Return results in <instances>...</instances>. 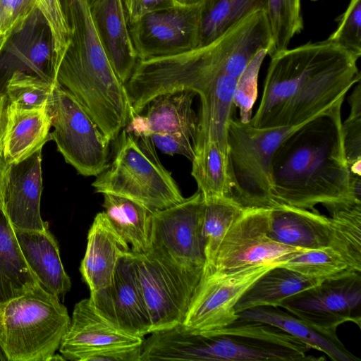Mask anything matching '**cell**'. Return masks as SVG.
Masks as SVG:
<instances>
[{
    "label": "cell",
    "instance_id": "d4e9b609",
    "mask_svg": "<svg viewBox=\"0 0 361 361\" xmlns=\"http://www.w3.org/2000/svg\"><path fill=\"white\" fill-rule=\"evenodd\" d=\"M23 255L38 283L59 298L71 288V282L62 264L58 243L49 228L43 231L16 230Z\"/></svg>",
    "mask_w": 361,
    "mask_h": 361
},
{
    "label": "cell",
    "instance_id": "ba28073f",
    "mask_svg": "<svg viewBox=\"0 0 361 361\" xmlns=\"http://www.w3.org/2000/svg\"><path fill=\"white\" fill-rule=\"evenodd\" d=\"M154 331L173 328L185 317L203 272L183 266L149 247L132 257Z\"/></svg>",
    "mask_w": 361,
    "mask_h": 361
},
{
    "label": "cell",
    "instance_id": "f6af8a7d",
    "mask_svg": "<svg viewBox=\"0 0 361 361\" xmlns=\"http://www.w3.org/2000/svg\"><path fill=\"white\" fill-rule=\"evenodd\" d=\"M6 360V358L4 353H2L1 350L0 349V361Z\"/></svg>",
    "mask_w": 361,
    "mask_h": 361
},
{
    "label": "cell",
    "instance_id": "d6a6232c",
    "mask_svg": "<svg viewBox=\"0 0 361 361\" xmlns=\"http://www.w3.org/2000/svg\"><path fill=\"white\" fill-rule=\"evenodd\" d=\"M333 246L343 257L348 268L361 271V204L330 214Z\"/></svg>",
    "mask_w": 361,
    "mask_h": 361
},
{
    "label": "cell",
    "instance_id": "bcb514c9",
    "mask_svg": "<svg viewBox=\"0 0 361 361\" xmlns=\"http://www.w3.org/2000/svg\"><path fill=\"white\" fill-rule=\"evenodd\" d=\"M311 1H317L318 0H310Z\"/></svg>",
    "mask_w": 361,
    "mask_h": 361
},
{
    "label": "cell",
    "instance_id": "5bb4252c",
    "mask_svg": "<svg viewBox=\"0 0 361 361\" xmlns=\"http://www.w3.org/2000/svg\"><path fill=\"white\" fill-rule=\"evenodd\" d=\"M205 1L190 6L175 4L129 22L139 60L173 56L197 48Z\"/></svg>",
    "mask_w": 361,
    "mask_h": 361
},
{
    "label": "cell",
    "instance_id": "7402d4cb",
    "mask_svg": "<svg viewBox=\"0 0 361 361\" xmlns=\"http://www.w3.org/2000/svg\"><path fill=\"white\" fill-rule=\"evenodd\" d=\"M236 82L237 78L221 74L194 90L200 96L201 106L193 149L212 142L226 155L227 130L235 108L233 98Z\"/></svg>",
    "mask_w": 361,
    "mask_h": 361
},
{
    "label": "cell",
    "instance_id": "30bf717a",
    "mask_svg": "<svg viewBox=\"0 0 361 361\" xmlns=\"http://www.w3.org/2000/svg\"><path fill=\"white\" fill-rule=\"evenodd\" d=\"M271 209H245L226 233L212 266L203 272L229 273L267 264L281 265L307 250L281 244L269 235Z\"/></svg>",
    "mask_w": 361,
    "mask_h": 361
},
{
    "label": "cell",
    "instance_id": "cb8c5ba5",
    "mask_svg": "<svg viewBox=\"0 0 361 361\" xmlns=\"http://www.w3.org/2000/svg\"><path fill=\"white\" fill-rule=\"evenodd\" d=\"M49 104L23 108L8 102L3 157L8 164L18 163L42 149L51 139Z\"/></svg>",
    "mask_w": 361,
    "mask_h": 361
},
{
    "label": "cell",
    "instance_id": "44dd1931",
    "mask_svg": "<svg viewBox=\"0 0 361 361\" xmlns=\"http://www.w3.org/2000/svg\"><path fill=\"white\" fill-rule=\"evenodd\" d=\"M132 253L130 245L105 212L97 213L88 231L86 251L80 267L90 291L109 286L119 260Z\"/></svg>",
    "mask_w": 361,
    "mask_h": 361
},
{
    "label": "cell",
    "instance_id": "f1b7e54d",
    "mask_svg": "<svg viewBox=\"0 0 361 361\" xmlns=\"http://www.w3.org/2000/svg\"><path fill=\"white\" fill-rule=\"evenodd\" d=\"M103 207L110 222L135 253L146 252L150 245V210L126 197L103 193Z\"/></svg>",
    "mask_w": 361,
    "mask_h": 361
},
{
    "label": "cell",
    "instance_id": "f546056e",
    "mask_svg": "<svg viewBox=\"0 0 361 361\" xmlns=\"http://www.w3.org/2000/svg\"><path fill=\"white\" fill-rule=\"evenodd\" d=\"M267 9L268 0H206L197 47L209 44L247 16Z\"/></svg>",
    "mask_w": 361,
    "mask_h": 361
},
{
    "label": "cell",
    "instance_id": "3957f363",
    "mask_svg": "<svg viewBox=\"0 0 361 361\" xmlns=\"http://www.w3.org/2000/svg\"><path fill=\"white\" fill-rule=\"evenodd\" d=\"M69 26L56 82L69 91L111 142L133 116L124 83L95 31L88 0H61Z\"/></svg>",
    "mask_w": 361,
    "mask_h": 361
},
{
    "label": "cell",
    "instance_id": "52a82bcc",
    "mask_svg": "<svg viewBox=\"0 0 361 361\" xmlns=\"http://www.w3.org/2000/svg\"><path fill=\"white\" fill-rule=\"evenodd\" d=\"M302 124L262 128L231 119L226 137L230 199L244 209L279 205L272 194V158L280 143Z\"/></svg>",
    "mask_w": 361,
    "mask_h": 361
},
{
    "label": "cell",
    "instance_id": "60d3db41",
    "mask_svg": "<svg viewBox=\"0 0 361 361\" xmlns=\"http://www.w3.org/2000/svg\"><path fill=\"white\" fill-rule=\"evenodd\" d=\"M129 22H134L143 16L173 7L174 0H126Z\"/></svg>",
    "mask_w": 361,
    "mask_h": 361
},
{
    "label": "cell",
    "instance_id": "8fae6325",
    "mask_svg": "<svg viewBox=\"0 0 361 361\" xmlns=\"http://www.w3.org/2000/svg\"><path fill=\"white\" fill-rule=\"evenodd\" d=\"M279 307L321 329L361 326V271L348 269L287 298Z\"/></svg>",
    "mask_w": 361,
    "mask_h": 361
},
{
    "label": "cell",
    "instance_id": "f35d334b",
    "mask_svg": "<svg viewBox=\"0 0 361 361\" xmlns=\"http://www.w3.org/2000/svg\"><path fill=\"white\" fill-rule=\"evenodd\" d=\"M338 26L326 39L359 58L361 56V0H350L337 18Z\"/></svg>",
    "mask_w": 361,
    "mask_h": 361
},
{
    "label": "cell",
    "instance_id": "d590c367",
    "mask_svg": "<svg viewBox=\"0 0 361 361\" xmlns=\"http://www.w3.org/2000/svg\"><path fill=\"white\" fill-rule=\"evenodd\" d=\"M56 83L35 75L17 72L8 79L4 92L9 103L23 108H38L49 104Z\"/></svg>",
    "mask_w": 361,
    "mask_h": 361
},
{
    "label": "cell",
    "instance_id": "836d02e7",
    "mask_svg": "<svg viewBox=\"0 0 361 361\" xmlns=\"http://www.w3.org/2000/svg\"><path fill=\"white\" fill-rule=\"evenodd\" d=\"M267 13L272 34L271 56L288 49L292 38L303 30L300 0H268Z\"/></svg>",
    "mask_w": 361,
    "mask_h": 361
},
{
    "label": "cell",
    "instance_id": "ee69618b",
    "mask_svg": "<svg viewBox=\"0 0 361 361\" xmlns=\"http://www.w3.org/2000/svg\"><path fill=\"white\" fill-rule=\"evenodd\" d=\"M205 0H174L176 4L181 6H195L203 3Z\"/></svg>",
    "mask_w": 361,
    "mask_h": 361
},
{
    "label": "cell",
    "instance_id": "9a60e30c",
    "mask_svg": "<svg viewBox=\"0 0 361 361\" xmlns=\"http://www.w3.org/2000/svg\"><path fill=\"white\" fill-rule=\"evenodd\" d=\"M17 72L56 82L52 33L37 7L0 42L1 91Z\"/></svg>",
    "mask_w": 361,
    "mask_h": 361
},
{
    "label": "cell",
    "instance_id": "4316f807",
    "mask_svg": "<svg viewBox=\"0 0 361 361\" xmlns=\"http://www.w3.org/2000/svg\"><path fill=\"white\" fill-rule=\"evenodd\" d=\"M323 279L305 276L280 265L274 267L243 293L235 310L238 313L257 307H279L287 298L318 284Z\"/></svg>",
    "mask_w": 361,
    "mask_h": 361
},
{
    "label": "cell",
    "instance_id": "8992f818",
    "mask_svg": "<svg viewBox=\"0 0 361 361\" xmlns=\"http://www.w3.org/2000/svg\"><path fill=\"white\" fill-rule=\"evenodd\" d=\"M118 137L111 163L92 184L96 192L126 197L153 212L185 199L150 137H137L124 129Z\"/></svg>",
    "mask_w": 361,
    "mask_h": 361
},
{
    "label": "cell",
    "instance_id": "484cf974",
    "mask_svg": "<svg viewBox=\"0 0 361 361\" xmlns=\"http://www.w3.org/2000/svg\"><path fill=\"white\" fill-rule=\"evenodd\" d=\"M238 318L271 324L322 352L334 361H360L340 341L336 331L321 329L278 307L262 306L238 313Z\"/></svg>",
    "mask_w": 361,
    "mask_h": 361
},
{
    "label": "cell",
    "instance_id": "6da1fadb",
    "mask_svg": "<svg viewBox=\"0 0 361 361\" xmlns=\"http://www.w3.org/2000/svg\"><path fill=\"white\" fill-rule=\"evenodd\" d=\"M343 101L306 121L274 152L272 194L279 204L329 214L361 204V176L350 173L341 121Z\"/></svg>",
    "mask_w": 361,
    "mask_h": 361
},
{
    "label": "cell",
    "instance_id": "83f0119b",
    "mask_svg": "<svg viewBox=\"0 0 361 361\" xmlns=\"http://www.w3.org/2000/svg\"><path fill=\"white\" fill-rule=\"evenodd\" d=\"M37 283L20 250L15 228L0 206V306Z\"/></svg>",
    "mask_w": 361,
    "mask_h": 361
},
{
    "label": "cell",
    "instance_id": "d6986e66",
    "mask_svg": "<svg viewBox=\"0 0 361 361\" xmlns=\"http://www.w3.org/2000/svg\"><path fill=\"white\" fill-rule=\"evenodd\" d=\"M91 18L109 62L126 84L139 61L129 30L126 0H88Z\"/></svg>",
    "mask_w": 361,
    "mask_h": 361
},
{
    "label": "cell",
    "instance_id": "5b68a950",
    "mask_svg": "<svg viewBox=\"0 0 361 361\" xmlns=\"http://www.w3.org/2000/svg\"><path fill=\"white\" fill-rule=\"evenodd\" d=\"M71 318L39 283L0 306V349L8 361H51Z\"/></svg>",
    "mask_w": 361,
    "mask_h": 361
},
{
    "label": "cell",
    "instance_id": "603a6c76",
    "mask_svg": "<svg viewBox=\"0 0 361 361\" xmlns=\"http://www.w3.org/2000/svg\"><path fill=\"white\" fill-rule=\"evenodd\" d=\"M269 235L275 241L301 250L333 246L329 216L317 210L280 204L271 209Z\"/></svg>",
    "mask_w": 361,
    "mask_h": 361
},
{
    "label": "cell",
    "instance_id": "2e32d148",
    "mask_svg": "<svg viewBox=\"0 0 361 361\" xmlns=\"http://www.w3.org/2000/svg\"><path fill=\"white\" fill-rule=\"evenodd\" d=\"M132 255L121 258L111 283L90 291L95 309L120 329L143 338L152 333L149 315L133 265Z\"/></svg>",
    "mask_w": 361,
    "mask_h": 361
},
{
    "label": "cell",
    "instance_id": "9c48e42d",
    "mask_svg": "<svg viewBox=\"0 0 361 361\" xmlns=\"http://www.w3.org/2000/svg\"><path fill=\"white\" fill-rule=\"evenodd\" d=\"M51 134L66 163L84 176H97L108 166L110 142L73 95L59 82L49 104Z\"/></svg>",
    "mask_w": 361,
    "mask_h": 361
},
{
    "label": "cell",
    "instance_id": "7c38bea8",
    "mask_svg": "<svg viewBox=\"0 0 361 361\" xmlns=\"http://www.w3.org/2000/svg\"><path fill=\"white\" fill-rule=\"evenodd\" d=\"M267 264L229 273L203 272L183 322L178 326L190 333L224 328L238 319L235 306L251 285L271 268Z\"/></svg>",
    "mask_w": 361,
    "mask_h": 361
},
{
    "label": "cell",
    "instance_id": "7a4b0ae2",
    "mask_svg": "<svg viewBox=\"0 0 361 361\" xmlns=\"http://www.w3.org/2000/svg\"><path fill=\"white\" fill-rule=\"evenodd\" d=\"M271 57L257 128L300 125L343 101L360 80L359 57L327 39L307 42Z\"/></svg>",
    "mask_w": 361,
    "mask_h": 361
},
{
    "label": "cell",
    "instance_id": "74e56055",
    "mask_svg": "<svg viewBox=\"0 0 361 361\" xmlns=\"http://www.w3.org/2000/svg\"><path fill=\"white\" fill-rule=\"evenodd\" d=\"M267 55V50L257 53L237 79L233 102L239 110V119L244 123L250 122L252 117V108L257 97L258 75Z\"/></svg>",
    "mask_w": 361,
    "mask_h": 361
},
{
    "label": "cell",
    "instance_id": "7bdbcfd3",
    "mask_svg": "<svg viewBox=\"0 0 361 361\" xmlns=\"http://www.w3.org/2000/svg\"><path fill=\"white\" fill-rule=\"evenodd\" d=\"M9 167L10 164L5 161L3 157L0 156V206L2 208L4 206V194L7 182Z\"/></svg>",
    "mask_w": 361,
    "mask_h": 361
},
{
    "label": "cell",
    "instance_id": "b9f144b4",
    "mask_svg": "<svg viewBox=\"0 0 361 361\" xmlns=\"http://www.w3.org/2000/svg\"><path fill=\"white\" fill-rule=\"evenodd\" d=\"M8 98L4 92L0 90V156L3 157L4 138L7 123Z\"/></svg>",
    "mask_w": 361,
    "mask_h": 361
},
{
    "label": "cell",
    "instance_id": "4fadbf2b",
    "mask_svg": "<svg viewBox=\"0 0 361 361\" xmlns=\"http://www.w3.org/2000/svg\"><path fill=\"white\" fill-rule=\"evenodd\" d=\"M204 199L192 196L151 216L150 245L178 264L204 271L206 264L202 221Z\"/></svg>",
    "mask_w": 361,
    "mask_h": 361
},
{
    "label": "cell",
    "instance_id": "ac0fdd59",
    "mask_svg": "<svg viewBox=\"0 0 361 361\" xmlns=\"http://www.w3.org/2000/svg\"><path fill=\"white\" fill-rule=\"evenodd\" d=\"M42 192L40 149L24 160L10 164L3 209L16 230L43 231L49 228L41 216Z\"/></svg>",
    "mask_w": 361,
    "mask_h": 361
},
{
    "label": "cell",
    "instance_id": "8d00e7d4",
    "mask_svg": "<svg viewBox=\"0 0 361 361\" xmlns=\"http://www.w3.org/2000/svg\"><path fill=\"white\" fill-rule=\"evenodd\" d=\"M357 82L350 96V112L342 123L346 161L352 175L361 176V91Z\"/></svg>",
    "mask_w": 361,
    "mask_h": 361
},
{
    "label": "cell",
    "instance_id": "1f68e13d",
    "mask_svg": "<svg viewBox=\"0 0 361 361\" xmlns=\"http://www.w3.org/2000/svg\"><path fill=\"white\" fill-rule=\"evenodd\" d=\"M202 234L204 240L206 264L209 269L226 233L243 212L240 206L228 197L204 200Z\"/></svg>",
    "mask_w": 361,
    "mask_h": 361
},
{
    "label": "cell",
    "instance_id": "e575fe53",
    "mask_svg": "<svg viewBox=\"0 0 361 361\" xmlns=\"http://www.w3.org/2000/svg\"><path fill=\"white\" fill-rule=\"evenodd\" d=\"M280 266L317 279H325L349 269L343 257L331 247L302 251Z\"/></svg>",
    "mask_w": 361,
    "mask_h": 361
},
{
    "label": "cell",
    "instance_id": "ffe728a7",
    "mask_svg": "<svg viewBox=\"0 0 361 361\" xmlns=\"http://www.w3.org/2000/svg\"><path fill=\"white\" fill-rule=\"evenodd\" d=\"M195 95L190 90L159 95L146 106L144 114L134 115L123 129L137 137L173 135L193 142L198 120L192 107Z\"/></svg>",
    "mask_w": 361,
    "mask_h": 361
},
{
    "label": "cell",
    "instance_id": "4dcf8cb0",
    "mask_svg": "<svg viewBox=\"0 0 361 361\" xmlns=\"http://www.w3.org/2000/svg\"><path fill=\"white\" fill-rule=\"evenodd\" d=\"M193 150L191 175L204 200L229 198L230 184L226 154L212 142Z\"/></svg>",
    "mask_w": 361,
    "mask_h": 361
},
{
    "label": "cell",
    "instance_id": "277c9868",
    "mask_svg": "<svg viewBox=\"0 0 361 361\" xmlns=\"http://www.w3.org/2000/svg\"><path fill=\"white\" fill-rule=\"evenodd\" d=\"M158 353L164 360L312 361L301 341L267 323L238 318L216 330L190 333L179 326L163 331Z\"/></svg>",
    "mask_w": 361,
    "mask_h": 361
},
{
    "label": "cell",
    "instance_id": "e0dca14e",
    "mask_svg": "<svg viewBox=\"0 0 361 361\" xmlns=\"http://www.w3.org/2000/svg\"><path fill=\"white\" fill-rule=\"evenodd\" d=\"M143 341L118 328L85 298L75 304L59 350L66 360L86 361L96 353L141 345Z\"/></svg>",
    "mask_w": 361,
    "mask_h": 361
},
{
    "label": "cell",
    "instance_id": "ab89813d",
    "mask_svg": "<svg viewBox=\"0 0 361 361\" xmlns=\"http://www.w3.org/2000/svg\"><path fill=\"white\" fill-rule=\"evenodd\" d=\"M35 8L34 0H0V42Z\"/></svg>",
    "mask_w": 361,
    "mask_h": 361
}]
</instances>
